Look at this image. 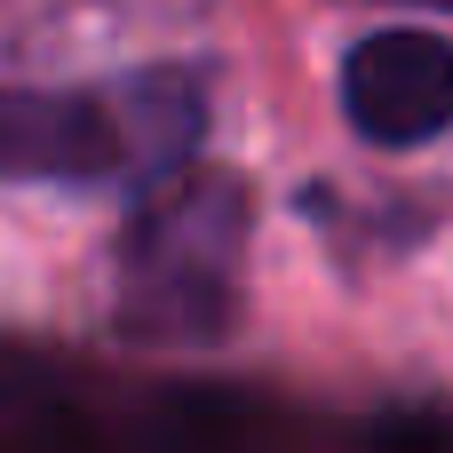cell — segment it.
<instances>
[{"mask_svg": "<svg viewBox=\"0 0 453 453\" xmlns=\"http://www.w3.org/2000/svg\"><path fill=\"white\" fill-rule=\"evenodd\" d=\"M199 143V88L183 72L48 96L0 88V183H167Z\"/></svg>", "mask_w": 453, "mask_h": 453, "instance_id": "7a4b0ae2", "label": "cell"}, {"mask_svg": "<svg viewBox=\"0 0 453 453\" xmlns=\"http://www.w3.org/2000/svg\"><path fill=\"white\" fill-rule=\"evenodd\" d=\"M247 223L255 199L223 167H183L151 183L111 247V326L143 350L223 342L239 319Z\"/></svg>", "mask_w": 453, "mask_h": 453, "instance_id": "6da1fadb", "label": "cell"}, {"mask_svg": "<svg viewBox=\"0 0 453 453\" xmlns=\"http://www.w3.org/2000/svg\"><path fill=\"white\" fill-rule=\"evenodd\" d=\"M342 104L366 143H430L453 127V40L446 32H366L342 56Z\"/></svg>", "mask_w": 453, "mask_h": 453, "instance_id": "3957f363", "label": "cell"}, {"mask_svg": "<svg viewBox=\"0 0 453 453\" xmlns=\"http://www.w3.org/2000/svg\"><path fill=\"white\" fill-rule=\"evenodd\" d=\"M414 8H446V16H453V0H414Z\"/></svg>", "mask_w": 453, "mask_h": 453, "instance_id": "277c9868", "label": "cell"}]
</instances>
